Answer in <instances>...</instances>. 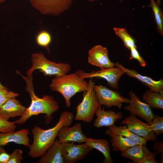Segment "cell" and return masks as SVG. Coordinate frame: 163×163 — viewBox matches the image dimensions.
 Masks as SVG:
<instances>
[{
  "instance_id": "obj_34",
  "label": "cell",
  "mask_w": 163,
  "mask_h": 163,
  "mask_svg": "<svg viewBox=\"0 0 163 163\" xmlns=\"http://www.w3.org/2000/svg\"><path fill=\"white\" fill-rule=\"evenodd\" d=\"M10 157L8 154L3 147H0V163H8Z\"/></svg>"
},
{
  "instance_id": "obj_8",
  "label": "cell",
  "mask_w": 163,
  "mask_h": 163,
  "mask_svg": "<svg viewBox=\"0 0 163 163\" xmlns=\"http://www.w3.org/2000/svg\"><path fill=\"white\" fill-rule=\"evenodd\" d=\"M94 89L100 104L107 107L112 106L122 108V103H129V99L122 96L117 91L110 89L101 84L94 85Z\"/></svg>"
},
{
  "instance_id": "obj_11",
  "label": "cell",
  "mask_w": 163,
  "mask_h": 163,
  "mask_svg": "<svg viewBox=\"0 0 163 163\" xmlns=\"http://www.w3.org/2000/svg\"><path fill=\"white\" fill-rule=\"evenodd\" d=\"M92 149L85 143L76 145L69 142L63 143L64 163H72L84 159Z\"/></svg>"
},
{
  "instance_id": "obj_33",
  "label": "cell",
  "mask_w": 163,
  "mask_h": 163,
  "mask_svg": "<svg viewBox=\"0 0 163 163\" xmlns=\"http://www.w3.org/2000/svg\"><path fill=\"white\" fill-rule=\"evenodd\" d=\"M156 155L154 153L147 156L139 161L137 163H157L158 162L155 159Z\"/></svg>"
},
{
  "instance_id": "obj_5",
  "label": "cell",
  "mask_w": 163,
  "mask_h": 163,
  "mask_svg": "<svg viewBox=\"0 0 163 163\" xmlns=\"http://www.w3.org/2000/svg\"><path fill=\"white\" fill-rule=\"evenodd\" d=\"M92 78H91L89 81L88 90L84 92L82 101L76 107V114L74 117L75 120L87 123L90 122L101 105L94 89L95 82L92 81Z\"/></svg>"
},
{
  "instance_id": "obj_38",
  "label": "cell",
  "mask_w": 163,
  "mask_h": 163,
  "mask_svg": "<svg viewBox=\"0 0 163 163\" xmlns=\"http://www.w3.org/2000/svg\"><path fill=\"white\" fill-rule=\"evenodd\" d=\"M5 0H0V3H2L4 2Z\"/></svg>"
},
{
  "instance_id": "obj_36",
  "label": "cell",
  "mask_w": 163,
  "mask_h": 163,
  "mask_svg": "<svg viewBox=\"0 0 163 163\" xmlns=\"http://www.w3.org/2000/svg\"><path fill=\"white\" fill-rule=\"evenodd\" d=\"M7 88L3 86L0 82V88Z\"/></svg>"
},
{
  "instance_id": "obj_7",
  "label": "cell",
  "mask_w": 163,
  "mask_h": 163,
  "mask_svg": "<svg viewBox=\"0 0 163 163\" xmlns=\"http://www.w3.org/2000/svg\"><path fill=\"white\" fill-rule=\"evenodd\" d=\"M31 6L40 13L59 16L67 10L74 0H28Z\"/></svg>"
},
{
  "instance_id": "obj_23",
  "label": "cell",
  "mask_w": 163,
  "mask_h": 163,
  "mask_svg": "<svg viewBox=\"0 0 163 163\" xmlns=\"http://www.w3.org/2000/svg\"><path fill=\"white\" fill-rule=\"evenodd\" d=\"M110 142L114 152L123 151L137 144L130 139L120 135L112 136Z\"/></svg>"
},
{
  "instance_id": "obj_32",
  "label": "cell",
  "mask_w": 163,
  "mask_h": 163,
  "mask_svg": "<svg viewBox=\"0 0 163 163\" xmlns=\"http://www.w3.org/2000/svg\"><path fill=\"white\" fill-rule=\"evenodd\" d=\"M153 149L155 151V155L160 154V157L161 163H163V141L160 140L155 142L153 145Z\"/></svg>"
},
{
  "instance_id": "obj_1",
  "label": "cell",
  "mask_w": 163,
  "mask_h": 163,
  "mask_svg": "<svg viewBox=\"0 0 163 163\" xmlns=\"http://www.w3.org/2000/svg\"><path fill=\"white\" fill-rule=\"evenodd\" d=\"M74 118L72 113L65 111L60 114L58 122L52 128L44 130L35 126L31 130L33 141L29 147L28 155L33 158L40 157L54 143L61 128L70 126Z\"/></svg>"
},
{
  "instance_id": "obj_12",
  "label": "cell",
  "mask_w": 163,
  "mask_h": 163,
  "mask_svg": "<svg viewBox=\"0 0 163 163\" xmlns=\"http://www.w3.org/2000/svg\"><path fill=\"white\" fill-rule=\"evenodd\" d=\"M82 125L76 123L72 127L64 126L59 130L57 136L62 143L73 142L81 143L85 142L87 137L83 133Z\"/></svg>"
},
{
  "instance_id": "obj_27",
  "label": "cell",
  "mask_w": 163,
  "mask_h": 163,
  "mask_svg": "<svg viewBox=\"0 0 163 163\" xmlns=\"http://www.w3.org/2000/svg\"><path fill=\"white\" fill-rule=\"evenodd\" d=\"M155 135L158 136L163 133V117L155 114L152 121L149 123Z\"/></svg>"
},
{
  "instance_id": "obj_19",
  "label": "cell",
  "mask_w": 163,
  "mask_h": 163,
  "mask_svg": "<svg viewBox=\"0 0 163 163\" xmlns=\"http://www.w3.org/2000/svg\"><path fill=\"white\" fill-rule=\"evenodd\" d=\"M105 134L111 137L116 135H120L127 138L137 144L146 145L148 141L130 131L126 126H116L114 125L109 127L105 132Z\"/></svg>"
},
{
  "instance_id": "obj_17",
  "label": "cell",
  "mask_w": 163,
  "mask_h": 163,
  "mask_svg": "<svg viewBox=\"0 0 163 163\" xmlns=\"http://www.w3.org/2000/svg\"><path fill=\"white\" fill-rule=\"evenodd\" d=\"M27 108L15 98L6 102L0 107V117L7 121L10 118L21 116Z\"/></svg>"
},
{
  "instance_id": "obj_28",
  "label": "cell",
  "mask_w": 163,
  "mask_h": 163,
  "mask_svg": "<svg viewBox=\"0 0 163 163\" xmlns=\"http://www.w3.org/2000/svg\"><path fill=\"white\" fill-rule=\"evenodd\" d=\"M19 95V94L8 91L7 88H0V107L8 100Z\"/></svg>"
},
{
  "instance_id": "obj_22",
  "label": "cell",
  "mask_w": 163,
  "mask_h": 163,
  "mask_svg": "<svg viewBox=\"0 0 163 163\" xmlns=\"http://www.w3.org/2000/svg\"><path fill=\"white\" fill-rule=\"evenodd\" d=\"M142 99L152 109H163V92H157L147 90L143 94Z\"/></svg>"
},
{
  "instance_id": "obj_4",
  "label": "cell",
  "mask_w": 163,
  "mask_h": 163,
  "mask_svg": "<svg viewBox=\"0 0 163 163\" xmlns=\"http://www.w3.org/2000/svg\"><path fill=\"white\" fill-rule=\"evenodd\" d=\"M32 66L26 73L31 76L33 72L38 69L47 76H59L66 74L70 71L71 66L66 63H56L47 59L42 53H35L31 54Z\"/></svg>"
},
{
  "instance_id": "obj_26",
  "label": "cell",
  "mask_w": 163,
  "mask_h": 163,
  "mask_svg": "<svg viewBox=\"0 0 163 163\" xmlns=\"http://www.w3.org/2000/svg\"><path fill=\"white\" fill-rule=\"evenodd\" d=\"M52 40L50 34L45 30H42L37 34L35 37L37 44L39 46L46 48L50 52L49 46Z\"/></svg>"
},
{
  "instance_id": "obj_15",
  "label": "cell",
  "mask_w": 163,
  "mask_h": 163,
  "mask_svg": "<svg viewBox=\"0 0 163 163\" xmlns=\"http://www.w3.org/2000/svg\"><path fill=\"white\" fill-rule=\"evenodd\" d=\"M28 129H23L16 131L0 133V147L13 142L29 147L30 144L28 136Z\"/></svg>"
},
{
  "instance_id": "obj_6",
  "label": "cell",
  "mask_w": 163,
  "mask_h": 163,
  "mask_svg": "<svg viewBox=\"0 0 163 163\" xmlns=\"http://www.w3.org/2000/svg\"><path fill=\"white\" fill-rule=\"evenodd\" d=\"M116 67L101 68L99 70L93 71L89 72L78 69L75 72L80 77L85 79L94 77L103 78L107 81L110 87L118 89L119 88V80L121 76L125 73V72L120 67Z\"/></svg>"
},
{
  "instance_id": "obj_21",
  "label": "cell",
  "mask_w": 163,
  "mask_h": 163,
  "mask_svg": "<svg viewBox=\"0 0 163 163\" xmlns=\"http://www.w3.org/2000/svg\"><path fill=\"white\" fill-rule=\"evenodd\" d=\"M120 156L132 161L133 163L137 162L152 153L146 145L136 144L129 147L125 151L121 152Z\"/></svg>"
},
{
  "instance_id": "obj_29",
  "label": "cell",
  "mask_w": 163,
  "mask_h": 163,
  "mask_svg": "<svg viewBox=\"0 0 163 163\" xmlns=\"http://www.w3.org/2000/svg\"><path fill=\"white\" fill-rule=\"evenodd\" d=\"M16 121L10 122L0 117V133L14 131L17 128Z\"/></svg>"
},
{
  "instance_id": "obj_18",
  "label": "cell",
  "mask_w": 163,
  "mask_h": 163,
  "mask_svg": "<svg viewBox=\"0 0 163 163\" xmlns=\"http://www.w3.org/2000/svg\"><path fill=\"white\" fill-rule=\"evenodd\" d=\"M63 143L59 140L55 141L40 156L38 163H64Z\"/></svg>"
},
{
  "instance_id": "obj_14",
  "label": "cell",
  "mask_w": 163,
  "mask_h": 163,
  "mask_svg": "<svg viewBox=\"0 0 163 163\" xmlns=\"http://www.w3.org/2000/svg\"><path fill=\"white\" fill-rule=\"evenodd\" d=\"M101 106H100L95 113L97 117L94 120V125L96 127L99 128L112 126L119 120L123 118V115L121 112L116 113L113 110H105Z\"/></svg>"
},
{
  "instance_id": "obj_37",
  "label": "cell",
  "mask_w": 163,
  "mask_h": 163,
  "mask_svg": "<svg viewBox=\"0 0 163 163\" xmlns=\"http://www.w3.org/2000/svg\"><path fill=\"white\" fill-rule=\"evenodd\" d=\"M94 0H89V1L90 2H94ZM119 0L121 2H123L122 0Z\"/></svg>"
},
{
  "instance_id": "obj_24",
  "label": "cell",
  "mask_w": 163,
  "mask_h": 163,
  "mask_svg": "<svg viewBox=\"0 0 163 163\" xmlns=\"http://www.w3.org/2000/svg\"><path fill=\"white\" fill-rule=\"evenodd\" d=\"M115 33L122 40L124 46L129 50L137 48L136 40L128 33L126 29L115 27L113 28Z\"/></svg>"
},
{
  "instance_id": "obj_9",
  "label": "cell",
  "mask_w": 163,
  "mask_h": 163,
  "mask_svg": "<svg viewBox=\"0 0 163 163\" xmlns=\"http://www.w3.org/2000/svg\"><path fill=\"white\" fill-rule=\"evenodd\" d=\"M129 104L124 107V109L129 112L131 114L138 116L149 123L155 114L152 108L148 104L141 101L133 91L129 92Z\"/></svg>"
},
{
  "instance_id": "obj_16",
  "label": "cell",
  "mask_w": 163,
  "mask_h": 163,
  "mask_svg": "<svg viewBox=\"0 0 163 163\" xmlns=\"http://www.w3.org/2000/svg\"><path fill=\"white\" fill-rule=\"evenodd\" d=\"M115 66L120 67L124 71L125 73L127 75L137 79L148 87L151 91L157 92H163L162 79L158 81L154 80L148 76L141 75L134 69H127L118 62L115 64Z\"/></svg>"
},
{
  "instance_id": "obj_3",
  "label": "cell",
  "mask_w": 163,
  "mask_h": 163,
  "mask_svg": "<svg viewBox=\"0 0 163 163\" xmlns=\"http://www.w3.org/2000/svg\"><path fill=\"white\" fill-rule=\"evenodd\" d=\"M28 91L31 103L23 115L16 121V124H24L32 116L40 114L45 115L46 123L49 124L53 119V113L59 108L58 103L52 96L44 95L40 98L35 95L33 89H29Z\"/></svg>"
},
{
  "instance_id": "obj_2",
  "label": "cell",
  "mask_w": 163,
  "mask_h": 163,
  "mask_svg": "<svg viewBox=\"0 0 163 163\" xmlns=\"http://www.w3.org/2000/svg\"><path fill=\"white\" fill-rule=\"evenodd\" d=\"M88 87V83L75 72L55 76L50 85L52 91L58 92L63 96L68 108L71 105V98L77 93L87 91Z\"/></svg>"
},
{
  "instance_id": "obj_25",
  "label": "cell",
  "mask_w": 163,
  "mask_h": 163,
  "mask_svg": "<svg viewBox=\"0 0 163 163\" xmlns=\"http://www.w3.org/2000/svg\"><path fill=\"white\" fill-rule=\"evenodd\" d=\"M151 6L155 17L158 32L163 35V13L162 10L154 0H150Z\"/></svg>"
},
{
  "instance_id": "obj_35",
  "label": "cell",
  "mask_w": 163,
  "mask_h": 163,
  "mask_svg": "<svg viewBox=\"0 0 163 163\" xmlns=\"http://www.w3.org/2000/svg\"><path fill=\"white\" fill-rule=\"evenodd\" d=\"M156 2L159 6L161 5V0H157Z\"/></svg>"
},
{
  "instance_id": "obj_31",
  "label": "cell",
  "mask_w": 163,
  "mask_h": 163,
  "mask_svg": "<svg viewBox=\"0 0 163 163\" xmlns=\"http://www.w3.org/2000/svg\"><path fill=\"white\" fill-rule=\"evenodd\" d=\"M130 50V56L129 60L133 59L137 60L139 62L140 65L142 67H145L146 63L143 58L139 54L137 50V48H131Z\"/></svg>"
},
{
  "instance_id": "obj_10",
  "label": "cell",
  "mask_w": 163,
  "mask_h": 163,
  "mask_svg": "<svg viewBox=\"0 0 163 163\" xmlns=\"http://www.w3.org/2000/svg\"><path fill=\"white\" fill-rule=\"evenodd\" d=\"M121 124L126 125L130 131L148 141H156L157 139L149 123L142 122L136 116L130 114L123 120Z\"/></svg>"
},
{
  "instance_id": "obj_30",
  "label": "cell",
  "mask_w": 163,
  "mask_h": 163,
  "mask_svg": "<svg viewBox=\"0 0 163 163\" xmlns=\"http://www.w3.org/2000/svg\"><path fill=\"white\" fill-rule=\"evenodd\" d=\"M23 152L21 149H16L10 154L8 163H21L23 159Z\"/></svg>"
},
{
  "instance_id": "obj_20",
  "label": "cell",
  "mask_w": 163,
  "mask_h": 163,
  "mask_svg": "<svg viewBox=\"0 0 163 163\" xmlns=\"http://www.w3.org/2000/svg\"><path fill=\"white\" fill-rule=\"evenodd\" d=\"M85 143L92 149H95L101 152L104 157L103 163H113L111 155L110 146L109 142L104 139H94L87 138Z\"/></svg>"
},
{
  "instance_id": "obj_13",
  "label": "cell",
  "mask_w": 163,
  "mask_h": 163,
  "mask_svg": "<svg viewBox=\"0 0 163 163\" xmlns=\"http://www.w3.org/2000/svg\"><path fill=\"white\" fill-rule=\"evenodd\" d=\"M88 61L90 64L100 69L115 66V63L109 59L107 48L100 45L94 46L89 50Z\"/></svg>"
}]
</instances>
